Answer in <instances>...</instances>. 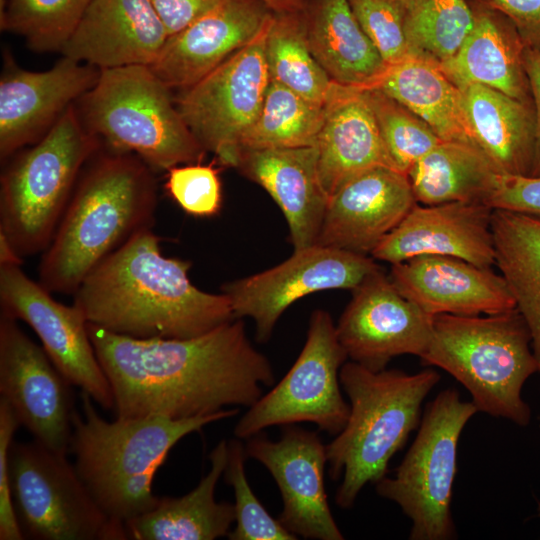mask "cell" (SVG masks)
I'll use <instances>...</instances> for the list:
<instances>
[{"label":"cell","instance_id":"cell-1","mask_svg":"<svg viewBox=\"0 0 540 540\" xmlns=\"http://www.w3.org/2000/svg\"><path fill=\"white\" fill-rule=\"evenodd\" d=\"M114 396L117 418L173 420L253 405L274 383L269 359L250 342L240 318L203 335L138 339L87 323Z\"/></svg>","mask_w":540,"mask_h":540},{"label":"cell","instance_id":"cell-2","mask_svg":"<svg viewBox=\"0 0 540 540\" xmlns=\"http://www.w3.org/2000/svg\"><path fill=\"white\" fill-rule=\"evenodd\" d=\"M191 262L162 255L151 229L105 258L73 294L88 323L138 339H185L235 319L223 292L208 293L189 278Z\"/></svg>","mask_w":540,"mask_h":540},{"label":"cell","instance_id":"cell-3","mask_svg":"<svg viewBox=\"0 0 540 540\" xmlns=\"http://www.w3.org/2000/svg\"><path fill=\"white\" fill-rule=\"evenodd\" d=\"M92 158L39 264V283L51 293L73 295L105 258L155 221L154 170L134 154L108 150Z\"/></svg>","mask_w":540,"mask_h":540},{"label":"cell","instance_id":"cell-4","mask_svg":"<svg viewBox=\"0 0 540 540\" xmlns=\"http://www.w3.org/2000/svg\"><path fill=\"white\" fill-rule=\"evenodd\" d=\"M93 399L81 393L82 413L75 411L69 453L75 469L101 510L126 524L157 505L152 481L169 451L184 436L238 414L236 408L186 419L99 416Z\"/></svg>","mask_w":540,"mask_h":540},{"label":"cell","instance_id":"cell-5","mask_svg":"<svg viewBox=\"0 0 540 540\" xmlns=\"http://www.w3.org/2000/svg\"><path fill=\"white\" fill-rule=\"evenodd\" d=\"M339 378L350 412L326 453L330 478L342 477L336 504L347 509L366 484L386 476L392 457L419 427L422 403L440 375L430 368L415 374L397 369L374 372L350 361L341 367Z\"/></svg>","mask_w":540,"mask_h":540},{"label":"cell","instance_id":"cell-6","mask_svg":"<svg viewBox=\"0 0 540 540\" xmlns=\"http://www.w3.org/2000/svg\"><path fill=\"white\" fill-rule=\"evenodd\" d=\"M419 358L463 385L478 412L529 425L531 409L522 389L539 367L530 330L516 308L483 317L434 316L429 345Z\"/></svg>","mask_w":540,"mask_h":540},{"label":"cell","instance_id":"cell-7","mask_svg":"<svg viewBox=\"0 0 540 540\" xmlns=\"http://www.w3.org/2000/svg\"><path fill=\"white\" fill-rule=\"evenodd\" d=\"M171 89L149 66L100 70L79 99L84 127L107 150L134 154L151 169L201 162L206 151L180 115Z\"/></svg>","mask_w":540,"mask_h":540},{"label":"cell","instance_id":"cell-8","mask_svg":"<svg viewBox=\"0 0 540 540\" xmlns=\"http://www.w3.org/2000/svg\"><path fill=\"white\" fill-rule=\"evenodd\" d=\"M99 148L72 104L43 138L15 153L5 166L0 232L22 258L49 246L83 168Z\"/></svg>","mask_w":540,"mask_h":540},{"label":"cell","instance_id":"cell-9","mask_svg":"<svg viewBox=\"0 0 540 540\" xmlns=\"http://www.w3.org/2000/svg\"><path fill=\"white\" fill-rule=\"evenodd\" d=\"M478 412L455 389L441 391L422 415L415 440L393 477L376 483L379 496L395 502L411 520V540L455 536L451 515L457 449L467 422Z\"/></svg>","mask_w":540,"mask_h":540},{"label":"cell","instance_id":"cell-10","mask_svg":"<svg viewBox=\"0 0 540 540\" xmlns=\"http://www.w3.org/2000/svg\"><path fill=\"white\" fill-rule=\"evenodd\" d=\"M8 484L25 538L128 539L125 524L101 510L67 454L54 452L36 440L13 441L8 453Z\"/></svg>","mask_w":540,"mask_h":540},{"label":"cell","instance_id":"cell-11","mask_svg":"<svg viewBox=\"0 0 540 540\" xmlns=\"http://www.w3.org/2000/svg\"><path fill=\"white\" fill-rule=\"evenodd\" d=\"M330 314L312 312L305 344L287 374L239 419L234 435L249 439L271 426L311 422L330 435L344 428L350 406L341 394L347 359Z\"/></svg>","mask_w":540,"mask_h":540},{"label":"cell","instance_id":"cell-12","mask_svg":"<svg viewBox=\"0 0 540 540\" xmlns=\"http://www.w3.org/2000/svg\"><path fill=\"white\" fill-rule=\"evenodd\" d=\"M273 17L250 42L175 99L198 142L224 166L234 168L270 83L265 44Z\"/></svg>","mask_w":540,"mask_h":540},{"label":"cell","instance_id":"cell-13","mask_svg":"<svg viewBox=\"0 0 540 540\" xmlns=\"http://www.w3.org/2000/svg\"><path fill=\"white\" fill-rule=\"evenodd\" d=\"M379 268L368 255L315 244L294 250L275 267L228 282L221 290L235 318L253 319L257 341L266 342L283 312L299 299L323 290H353Z\"/></svg>","mask_w":540,"mask_h":540},{"label":"cell","instance_id":"cell-14","mask_svg":"<svg viewBox=\"0 0 540 540\" xmlns=\"http://www.w3.org/2000/svg\"><path fill=\"white\" fill-rule=\"evenodd\" d=\"M0 306L1 315L22 320L33 329L71 385L89 394L104 410L114 408L113 391L90 340L88 322L75 305L55 300L21 267L0 266Z\"/></svg>","mask_w":540,"mask_h":540},{"label":"cell","instance_id":"cell-15","mask_svg":"<svg viewBox=\"0 0 540 540\" xmlns=\"http://www.w3.org/2000/svg\"><path fill=\"white\" fill-rule=\"evenodd\" d=\"M70 386L17 320L1 315V398L34 440L61 454L69 453L76 411Z\"/></svg>","mask_w":540,"mask_h":540},{"label":"cell","instance_id":"cell-16","mask_svg":"<svg viewBox=\"0 0 540 540\" xmlns=\"http://www.w3.org/2000/svg\"><path fill=\"white\" fill-rule=\"evenodd\" d=\"M433 317L402 296L379 268L352 290L336 332L351 361L378 372L396 356L421 357L431 339Z\"/></svg>","mask_w":540,"mask_h":540},{"label":"cell","instance_id":"cell-17","mask_svg":"<svg viewBox=\"0 0 540 540\" xmlns=\"http://www.w3.org/2000/svg\"><path fill=\"white\" fill-rule=\"evenodd\" d=\"M245 451L277 483L283 501L279 520L287 530L305 539H344L328 504L326 445L316 432L287 425L280 440L255 435L248 439Z\"/></svg>","mask_w":540,"mask_h":540},{"label":"cell","instance_id":"cell-18","mask_svg":"<svg viewBox=\"0 0 540 540\" xmlns=\"http://www.w3.org/2000/svg\"><path fill=\"white\" fill-rule=\"evenodd\" d=\"M100 69L63 56L51 69L19 67L6 52L0 78V158L38 142L98 81Z\"/></svg>","mask_w":540,"mask_h":540},{"label":"cell","instance_id":"cell-19","mask_svg":"<svg viewBox=\"0 0 540 540\" xmlns=\"http://www.w3.org/2000/svg\"><path fill=\"white\" fill-rule=\"evenodd\" d=\"M417 203L406 173L365 170L329 198L316 244L368 255Z\"/></svg>","mask_w":540,"mask_h":540},{"label":"cell","instance_id":"cell-20","mask_svg":"<svg viewBox=\"0 0 540 540\" xmlns=\"http://www.w3.org/2000/svg\"><path fill=\"white\" fill-rule=\"evenodd\" d=\"M492 213L481 202L416 203L370 255L391 264L442 255L491 268L495 265Z\"/></svg>","mask_w":540,"mask_h":540},{"label":"cell","instance_id":"cell-21","mask_svg":"<svg viewBox=\"0 0 540 540\" xmlns=\"http://www.w3.org/2000/svg\"><path fill=\"white\" fill-rule=\"evenodd\" d=\"M273 14L261 0H220L170 36L149 67L170 89L189 88L250 42Z\"/></svg>","mask_w":540,"mask_h":540},{"label":"cell","instance_id":"cell-22","mask_svg":"<svg viewBox=\"0 0 540 540\" xmlns=\"http://www.w3.org/2000/svg\"><path fill=\"white\" fill-rule=\"evenodd\" d=\"M389 278L402 296L430 316L491 315L516 308L502 275L456 257L417 256L392 264Z\"/></svg>","mask_w":540,"mask_h":540},{"label":"cell","instance_id":"cell-23","mask_svg":"<svg viewBox=\"0 0 540 540\" xmlns=\"http://www.w3.org/2000/svg\"><path fill=\"white\" fill-rule=\"evenodd\" d=\"M168 38L148 0H92L60 52L100 70L150 66Z\"/></svg>","mask_w":540,"mask_h":540},{"label":"cell","instance_id":"cell-24","mask_svg":"<svg viewBox=\"0 0 540 540\" xmlns=\"http://www.w3.org/2000/svg\"><path fill=\"white\" fill-rule=\"evenodd\" d=\"M234 168L263 187L281 209L294 250L316 244L328 197L316 145L240 150Z\"/></svg>","mask_w":540,"mask_h":540},{"label":"cell","instance_id":"cell-25","mask_svg":"<svg viewBox=\"0 0 540 540\" xmlns=\"http://www.w3.org/2000/svg\"><path fill=\"white\" fill-rule=\"evenodd\" d=\"M324 109L316 147L319 180L328 198L347 180L370 168L399 170L363 88L333 82Z\"/></svg>","mask_w":540,"mask_h":540},{"label":"cell","instance_id":"cell-26","mask_svg":"<svg viewBox=\"0 0 540 540\" xmlns=\"http://www.w3.org/2000/svg\"><path fill=\"white\" fill-rule=\"evenodd\" d=\"M467 38L449 60L438 66L459 88L480 84L533 106L524 68L525 44L510 20L476 6Z\"/></svg>","mask_w":540,"mask_h":540},{"label":"cell","instance_id":"cell-27","mask_svg":"<svg viewBox=\"0 0 540 540\" xmlns=\"http://www.w3.org/2000/svg\"><path fill=\"white\" fill-rule=\"evenodd\" d=\"M209 459V472L190 493L159 497L154 509L128 521V539L214 540L228 536L235 522L234 504L215 500L216 485L227 464L228 442L221 440Z\"/></svg>","mask_w":540,"mask_h":540},{"label":"cell","instance_id":"cell-28","mask_svg":"<svg viewBox=\"0 0 540 540\" xmlns=\"http://www.w3.org/2000/svg\"><path fill=\"white\" fill-rule=\"evenodd\" d=\"M476 144L503 174L532 176L534 107L480 84L460 87Z\"/></svg>","mask_w":540,"mask_h":540},{"label":"cell","instance_id":"cell-29","mask_svg":"<svg viewBox=\"0 0 540 540\" xmlns=\"http://www.w3.org/2000/svg\"><path fill=\"white\" fill-rule=\"evenodd\" d=\"M303 15L311 53L333 82L366 88L388 68L348 0H313Z\"/></svg>","mask_w":540,"mask_h":540},{"label":"cell","instance_id":"cell-30","mask_svg":"<svg viewBox=\"0 0 540 540\" xmlns=\"http://www.w3.org/2000/svg\"><path fill=\"white\" fill-rule=\"evenodd\" d=\"M422 118L444 141L478 148L464 107L461 89L437 63L416 55L388 66L373 84Z\"/></svg>","mask_w":540,"mask_h":540},{"label":"cell","instance_id":"cell-31","mask_svg":"<svg viewBox=\"0 0 540 540\" xmlns=\"http://www.w3.org/2000/svg\"><path fill=\"white\" fill-rule=\"evenodd\" d=\"M502 172L479 148L444 141L419 159L407 172L417 203L485 201Z\"/></svg>","mask_w":540,"mask_h":540},{"label":"cell","instance_id":"cell-32","mask_svg":"<svg viewBox=\"0 0 540 540\" xmlns=\"http://www.w3.org/2000/svg\"><path fill=\"white\" fill-rule=\"evenodd\" d=\"M495 265L525 319L540 374V217L494 209Z\"/></svg>","mask_w":540,"mask_h":540},{"label":"cell","instance_id":"cell-33","mask_svg":"<svg viewBox=\"0 0 540 540\" xmlns=\"http://www.w3.org/2000/svg\"><path fill=\"white\" fill-rule=\"evenodd\" d=\"M265 57L270 80L310 101L325 103L333 81L311 53L303 10L274 14Z\"/></svg>","mask_w":540,"mask_h":540},{"label":"cell","instance_id":"cell-34","mask_svg":"<svg viewBox=\"0 0 540 540\" xmlns=\"http://www.w3.org/2000/svg\"><path fill=\"white\" fill-rule=\"evenodd\" d=\"M324 114V104L270 80L261 110L242 138L240 150L314 146Z\"/></svg>","mask_w":540,"mask_h":540},{"label":"cell","instance_id":"cell-35","mask_svg":"<svg viewBox=\"0 0 540 540\" xmlns=\"http://www.w3.org/2000/svg\"><path fill=\"white\" fill-rule=\"evenodd\" d=\"M473 24L474 10L467 0H423L406 13L409 54L439 65L457 53Z\"/></svg>","mask_w":540,"mask_h":540},{"label":"cell","instance_id":"cell-36","mask_svg":"<svg viewBox=\"0 0 540 540\" xmlns=\"http://www.w3.org/2000/svg\"><path fill=\"white\" fill-rule=\"evenodd\" d=\"M92 0H7L1 30L22 36L36 52L61 51Z\"/></svg>","mask_w":540,"mask_h":540},{"label":"cell","instance_id":"cell-37","mask_svg":"<svg viewBox=\"0 0 540 540\" xmlns=\"http://www.w3.org/2000/svg\"><path fill=\"white\" fill-rule=\"evenodd\" d=\"M385 146L397 168L406 173L442 141L418 115L376 88H363Z\"/></svg>","mask_w":540,"mask_h":540},{"label":"cell","instance_id":"cell-38","mask_svg":"<svg viewBox=\"0 0 540 540\" xmlns=\"http://www.w3.org/2000/svg\"><path fill=\"white\" fill-rule=\"evenodd\" d=\"M245 446L238 440L228 442L224 480L232 486L235 497V528L230 540H295L279 519L273 518L252 491L245 473Z\"/></svg>","mask_w":540,"mask_h":540},{"label":"cell","instance_id":"cell-39","mask_svg":"<svg viewBox=\"0 0 540 540\" xmlns=\"http://www.w3.org/2000/svg\"><path fill=\"white\" fill-rule=\"evenodd\" d=\"M360 27L387 66L409 54L405 34L407 8L400 0H348Z\"/></svg>","mask_w":540,"mask_h":540},{"label":"cell","instance_id":"cell-40","mask_svg":"<svg viewBox=\"0 0 540 540\" xmlns=\"http://www.w3.org/2000/svg\"><path fill=\"white\" fill-rule=\"evenodd\" d=\"M165 189L189 215L213 216L222 206L219 170L213 163L205 165L197 162L170 168Z\"/></svg>","mask_w":540,"mask_h":540},{"label":"cell","instance_id":"cell-41","mask_svg":"<svg viewBox=\"0 0 540 540\" xmlns=\"http://www.w3.org/2000/svg\"><path fill=\"white\" fill-rule=\"evenodd\" d=\"M20 426L9 404L0 398V539L22 540L8 484V453L15 431Z\"/></svg>","mask_w":540,"mask_h":540},{"label":"cell","instance_id":"cell-42","mask_svg":"<svg viewBox=\"0 0 540 540\" xmlns=\"http://www.w3.org/2000/svg\"><path fill=\"white\" fill-rule=\"evenodd\" d=\"M485 205L540 217V176L500 174Z\"/></svg>","mask_w":540,"mask_h":540},{"label":"cell","instance_id":"cell-43","mask_svg":"<svg viewBox=\"0 0 540 540\" xmlns=\"http://www.w3.org/2000/svg\"><path fill=\"white\" fill-rule=\"evenodd\" d=\"M512 22L526 47L540 50V0H478Z\"/></svg>","mask_w":540,"mask_h":540},{"label":"cell","instance_id":"cell-44","mask_svg":"<svg viewBox=\"0 0 540 540\" xmlns=\"http://www.w3.org/2000/svg\"><path fill=\"white\" fill-rule=\"evenodd\" d=\"M164 25L168 36H173L211 10L220 0H148Z\"/></svg>","mask_w":540,"mask_h":540},{"label":"cell","instance_id":"cell-45","mask_svg":"<svg viewBox=\"0 0 540 540\" xmlns=\"http://www.w3.org/2000/svg\"><path fill=\"white\" fill-rule=\"evenodd\" d=\"M523 62L527 74L535 114V159L532 176H540V50L525 47Z\"/></svg>","mask_w":540,"mask_h":540},{"label":"cell","instance_id":"cell-46","mask_svg":"<svg viewBox=\"0 0 540 540\" xmlns=\"http://www.w3.org/2000/svg\"><path fill=\"white\" fill-rule=\"evenodd\" d=\"M22 258L7 236L0 232V266H19L23 264Z\"/></svg>","mask_w":540,"mask_h":540},{"label":"cell","instance_id":"cell-47","mask_svg":"<svg viewBox=\"0 0 540 540\" xmlns=\"http://www.w3.org/2000/svg\"><path fill=\"white\" fill-rule=\"evenodd\" d=\"M274 13H294L302 11L305 7V0H261Z\"/></svg>","mask_w":540,"mask_h":540},{"label":"cell","instance_id":"cell-48","mask_svg":"<svg viewBox=\"0 0 540 540\" xmlns=\"http://www.w3.org/2000/svg\"><path fill=\"white\" fill-rule=\"evenodd\" d=\"M403 2L407 10H410L420 4L423 0H400Z\"/></svg>","mask_w":540,"mask_h":540},{"label":"cell","instance_id":"cell-49","mask_svg":"<svg viewBox=\"0 0 540 540\" xmlns=\"http://www.w3.org/2000/svg\"><path fill=\"white\" fill-rule=\"evenodd\" d=\"M7 0H0V13L4 10Z\"/></svg>","mask_w":540,"mask_h":540}]
</instances>
